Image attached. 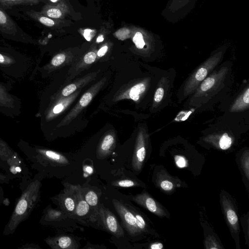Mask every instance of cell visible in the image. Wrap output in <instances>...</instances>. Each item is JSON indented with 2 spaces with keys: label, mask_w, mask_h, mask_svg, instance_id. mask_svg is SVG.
<instances>
[{
  "label": "cell",
  "mask_w": 249,
  "mask_h": 249,
  "mask_svg": "<svg viewBox=\"0 0 249 249\" xmlns=\"http://www.w3.org/2000/svg\"><path fill=\"white\" fill-rule=\"evenodd\" d=\"M40 185L39 179H34L25 189L4 228V235L13 234L18 225L30 215L38 200Z\"/></svg>",
  "instance_id": "cell-1"
},
{
  "label": "cell",
  "mask_w": 249,
  "mask_h": 249,
  "mask_svg": "<svg viewBox=\"0 0 249 249\" xmlns=\"http://www.w3.org/2000/svg\"><path fill=\"white\" fill-rule=\"evenodd\" d=\"M33 62L20 54L0 51V71L5 75L21 80L31 71Z\"/></svg>",
  "instance_id": "cell-2"
},
{
  "label": "cell",
  "mask_w": 249,
  "mask_h": 249,
  "mask_svg": "<svg viewBox=\"0 0 249 249\" xmlns=\"http://www.w3.org/2000/svg\"><path fill=\"white\" fill-rule=\"evenodd\" d=\"M220 204L226 225L235 244L236 249H241L239 234L240 227L237 203L226 191L221 190Z\"/></svg>",
  "instance_id": "cell-3"
},
{
  "label": "cell",
  "mask_w": 249,
  "mask_h": 249,
  "mask_svg": "<svg viewBox=\"0 0 249 249\" xmlns=\"http://www.w3.org/2000/svg\"><path fill=\"white\" fill-rule=\"evenodd\" d=\"M152 178L156 188L169 195L173 194L178 188L187 187L185 182L177 176L171 175L161 165L155 167Z\"/></svg>",
  "instance_id": "cell-4"
},
{
  "label": "cell",
  "mask_w": 249,
  "mask_h": 249,
  "mask_svg": "<svg viewBox=\"0 0 249 249\" xmlns=\"http://www.w3.org/2000/svg\"><path fill=\"white\" fill-rule=\"evenodd\" d=\"M112 203L129 236L135 240L145 238L137 225L136 217L129 205L114 199L112 200Z\"/></svg>",
  "instance_id": "cell-5"
},
{
  "label": "cell",
  "mask_w": 249,
  "mask_h": 249,
  "mask_svg": "<svg viewBox=\"0 0 249 249\" xmlns=\"http://www.w3.org/2000/svg\"><path fill=\"white\" fill-rule=\"evenodd\" d=\"M11 87L0 82V113L7 117L14 118L21 113L20 99L11 93Z\"/></svg>",
  "instance_id": "cell-6"
},
{
  "label": "cell",
  "mask_w": 249,
  "mask_h": 249,
  "mask_svg": "<svg viewBox=\"0 0 249 249\" xmlns=\"http://www.w3.org/2000/svg\"><path fill=\"white\" fill-rule=\"evenodd\" d=\"M220 58V54H216L210 57L199 67L186 83L183 90L184 96H188L198 88L208 73L218 64Z\"/></svg>",
  "instance_id": "cell-7"
},
{
  "label": "cell",
  "mask_w": 249,
  "mask_h": 249,
  "mask_svg": "<svg viewBox=\"0 0 249 249\" xmlns=\"http://www.w3.org/2000/svg\"><path fill=\"white\" fill-rule=\"evenodd\" d=\"M132 199L160 218H169L170 217L171 214L168 210L145 190L133 196Z\"/></svg>",
  "instance_id": "cell-8"
},
{
  "label": "cell",
  "mask_w": 249,
  "mask_h": 249,
  "mask_svg": "<svg viewBox=\"0 0 249 249\" xmlns=\"http://www.w3.org/2000/svg\"><path fill=\"white\" fill-rule=\"evenodd\" d=\"M147 149L145 139L142 134L137 138L132 158L131 164L133 170L139 173L147 159Z\"/></svg>",
  "instance_id": "cell-9"
},
{
  "label": "cell",
  "mask_w": 249,
  "mask_h": 249,
  "mask_svg": "<svg viewBox=\"0 0 249 249\" xmlns=\"http://www.w3.org/2000/svg\"><path fill=\"white\" fill-rule=\"evenodd\" d=\"M227 68H222L216 72L213 73L203 80L200 83L199 87L197 88L195 94V96L198 97L205 94L214 89L218 85V84L221 83L222 80H223L225 75L227 73Z\"/></svg>",
  "instance_id": "cell-10"
},
{
  "label": "cell",
  "mask_w": 249,
  "mask_h": 249,
  "mask_svg": "<svg viewBox=\"0 0 249 249\" xmlns=\"http://www.w3.org/2000/svg\"><path fill=\"white\" fill-rule=\"evenodd\" d=\"M200 215V221L203 228L204 233V246L206 249H224L218 235L214 231L208 223L207 221L203 219Z\"/></svg>",
  "instance_id": "cell-11"
},
{
  "label": "cell",
  "mask_w": 249,
  "mask_h": 249,
  "mask_svg": "<svg viewBox=\"0 0 249 249\" xmlns=\"http://www.w3.org/2000/svg\"><path fill=\"white\" fill-rule=\"evenodd\" d=\"M42 14L54 19L62 20L70 14V8L63 0L55 4H46L40 11Z\"/></svg>",
  "instance_id": "cell-12"
},
{
  "label": "cell",
  "mask_w": 249,
  "mask_h": 249,
  "mask_svg": "<svg viewBox=\"0 0 249 249\" xmlns=\"http://www.w3.org/2000/svg\"><path fill=\"white\" fill-rule=\"evenodd\" d=\"M101 217L107 229L116 237L124 236V231L120 225L116 217L108 209L104 207L100 209Z\"/></svg>",
  "instance_id": "cell-13"
},
{
  "label": "cell",
  "mask_w": 249,
  "mask_h": 249,
  "mask_svg": "<svg viewBox=\"0 0 249 249\" xmlns=\"http://www.w3.org/2000/svg\"><path fill=\"white\" fill-rule=\"evenodd\" d=\"M237 165L242 175L243 182L249 191V151L244 149L236 158Z\"/></svg>",
  "instance_id": "cell-14"
},
{
  "label": "cell",
  "mask_w": 249,
  "mask_h": 249,
  "mask_svg": "<svg viewBox=\"0 0 249 249\" xmlns=\"http://www.w3.org/2000/svg\"><path fill=\"white\" fill-rule=\"evenodd\" d=\"M28 145L38 155L41 156L53 162L63 164L69 163L67 159L58 152L46 149L33 147L29 143Z\"/></svg>",
  "instance_id": "cell-15"
},
{
  "label": "cell",
  "mask_w": 249,
  "mask_h": 249,
  "mask_svg": "<svg viewBox=\"0 0 249 249\" xmlns=\"http://www.w3.org/2000/svg\"><path fill=\"white\" fill-rule=\"evenodd\" d=\"M28 15L33 19L38 21L43 25L52 29H57L64 22L61 20L51 18L41 13L33 10L27 12Z\"/></svg>",
  "instance_id": "cell-16"
},
{
  "label": "cell",
  "mask_w": 249,
  "mask_h": 249,
  "mask_svg": "<svg viewBox=\"0 0 249 249\" xmlns=\"http://www.w3.org/2000/svg\"><path fill=\"white\" fill-rule=\"evenodd\" d=\"M46 243L53 249H75L74 241L68 236L48 238Z\"/></svg>",
  "instance_id": "cell-17"
},
{
  "label": "cell",
  "mask_w": 249,
  "mask_h": 249,
  "mask_svg": "<svg viewBox=\"0 0 249 249\" xmlns=\"http://www.w3.org/2000/svg\"><path fill=\"white\" fill-rule=\"evenodd\" d=\"M0 31L10 35L14 34L17 31L14 22L1 8H0Z\"/></svg>",
  "instance_id": "cell-18"
},
{
  "label": "cell",
  "mask_w": 249,
  "mask_h": 249,
  "mask_svg": "<svg viewBox=\"0 0 249 249\" xmlns=\"http://www.w3.org/2000/svg\"><path fill=\"white\" fill-rule=\"evenodd\" d=\"M114 141V137L111 134L107 135L104 137L97 150V155L99 157L98 158H105L109 154Z\"/></svg>",
  "instance_id": "cell-19"
},
{
  "label": "cell",
  "mask_w": 249,
  "mask_h": 249,
  "mask_svg": "<svg viewBox=\"0 0 249 249\" xmlns=\"http://www.w3.org/2000/svg\"><path fill=\"white\" fill-rule=\"evenodd\" d=\"M249 104V89L247 88L242 95L240 96L232 106L231 111H238L248 108Z\"/></svg>",
  "instance_id": "cell-20"
},
{
  "label": "cell",
  "mask_w": 249,
  "mask_h": 249,
  "mask_svg": "<svg viewBox=\"0 0 249 249\" xmlns=\"http://www.w3.org/2000/svg\"><path fill=\"white\" fill-rule=\"evenodd\" d=\"M243 232L244 234L246 245L249 246V212L243 214L239 218Z\"/></svg>",
  "instance_id": "cell-21"
},
{
  "label": "cell",
  "mask_w": 249,
  "mask_h": 249,
  "mask_svg": "<svg viewBox=\"0 0 249 249\" xmlns=\"http://www.w3.org/2000/svg\"><path fill=\"white\" fill-rule=\"evenodd\" d=\"M15 152L0 137V158L4 160L11 158Z\"/></svg>",
  "instance_id": "cell-22"
},
{
  "label": "cell",
  "mask_w": 249,
  "mask_h": 249,
  "mask_svg": "<svg viewBox=\"0 0 249 249\" xmlns=\"http://www.w3.org/2000/svg\"><path fill=\"white\" fill-rule=\"evenodd\" d=\"M145 90V86L142 83H138L132 87L128 92L130 98L134 101H137L140 98V95Z\"/></svg>",
  "instance_id": "cell-23"
},
{
  "label": "cell",
  "mask_w": 249,
  "mask_h": 249,
  "mask_svg": "<svg viewBox=\"0 0 249 249\" xmlns=\"http://www.w3.org/2000/svg\"><path fill=\"white\" fill-rule=\"evenodd\" d=\"M39 2L38 0H0V3L4 6L16 5H34Z\"/></svg>",
  "instance_id": "cell-24"
},
{
  "label": "cell",
  "mask_w": 249,
  "mask_h": 249,
  "mask_svg": "<svg viewBox=\"0 0 249 249\" xmlns=\"http://www.w3.org/2000/svg\"><path fill=\"white\" fill-rule=\"evenodd\" d=\"M89 210V205L85 199H82L78 201L75 209L76 214L79 216H82L87 214Z\"/></svg>",
  "instance_id": "cell-25"
},
{
  "label": "cell",
  "mask_w": 249,
  "mask_h": 249,
  "mask_svg": "<svg viewBox=\"0 0 249 249\" xmlns=\"http://www.w3.org/2000/svg\"><path fill=\"white\" fill-rule=\"evenodd\" d=\"M132 40L136 47L139 49H142L145 45L142 34L140 31L132 32Z\"/></svg>",
  "instance_id": "cell-26"
},
{
  "label": "cell",
  "mask_w": 249,
  "mask_h": 249,
  "mask_svg": "<svg viewBox=\"0 0 249 249\" xmlns=\"http://www.w3.org/2000/svg\"><path fill=\"white\" fill-rule=\"evenodd\" d=\"M232 144L231 138L227 133H224L220 138L218 146L221 149L226 150L230 148Z\"/></svg>",
  "instance_id": "cell-27"
},
{
  "label": "cell",
  "mask_w": 249,
  "mask_h": 249,
  "mask_svg": "<svg viewBox=\"0 0 249 249\" xmlns=\"http://www.w3.org/2000/svg\"><path fill=\"white\" fill-rule=\"evenodd\" d=\"M98 196L93 191H89L85 196V200L89 206H95L98 203Z\"/></svg>",
  "instance_id": "cell-28"
},
{
  "label": "cell",
  "mask_w": 249,
  "mask_h": 249,
  "mask_svg": "<svg viewBox=\"0 0 249 249\" xmlns=\"http://www.w3.org/2000/svg\"><path fill=\"white\" fill-rule=\"evenodd\" d=\"M130 31V30L128 29V28H122L114 33V36L120 39L124 40L128 38L130 33H132Z\"/></svg>",
  "instance_id": "cell-29"
},
{
  "label": "cell",
  "mask_w": 249,
  "mask_h": 249,
  "mask_svg": "<svg viewBox=\"0 0 249 249\" xmlns=\"http://www.w3.org/2000/svg\"><path fill=\"white\" fill-rule=\"evenodd\" d=\"M114 185L122 187H131L139 186L140 184L139 182L138 183L131 179H124L115 182Z\"/></svg>",
  "instance_id": "cell-30"
},
{
  "label": "cell",
  "mask_w": 249,
  "mask_h": 249,
  "mask_svg": "<svg viewBox=\"0 0 249 249\" xmlns=\"http://www.w3.org/2000/svg\"><path fill=\"white\" fill-rule=\"evenodd\" d=\"M92 98V94L90 92H87L84 93L78 103L80 107H86L91 101Z\"/></svg>",
  "instance_id": "cell-31"
},
{
  "label": "cell",
  "mask_w": 249,
  "mask_h": 249,
  "mask_svg": "<svg viewBox=\"0 0 249 249\" xmlns=\"http://www.w3.org/2000/svg\"><path fill=\"white\" fill-rule=\"evenodd\" d=\"M65 59L66 55L65 54L62 53H58L52 59L51 64L53 66H58L65 61Z\"/></svg>",
  "instance_id": "cell-32"
},
{
  "label": "cell",
  "mask_w": 249,
  "mask_h": 249,
  "mask_svg": "<svg viewBox=\"0 0 249 249\" xmlns=\"http://www.w3.org/2000/svg\"><path fill=\"white\" fill-rule=\"evenodd\" d=\"M64 204L67 211L72 212L75 208L74 200L70 196H66L64 200Z\"/></svg>",
  "instance_id": "cell-33"
},
{
  "label": "cell",
  "mask_w": 249,
  "mask_h": 249,
  "mask_svg": "<svg viewBox=\"0 0 249 249\" xmlns=\"http://www.w3.org/2000/svg\"><path fill=\"white\" fill-rule=\"evenodd\" d=\"M145 245L144 248L148 249H162L164 248V244L160 240L151 241Z\"/></svg>",
  "instance_id": "cell-34"
},
{
  "label": "cell",
  "mask_w": 249,
  "mask_h": 249,
  "mask_svg": "<svg viewBox=\"0 0 249 249\" xmlns=\"http://www.w3.org/2000/svg\"><path fill=\"white\" fill-rule=\"evenodd\" d=\"M96 30L90 29H85L82 31L81 33L84 38L88 41H90L96 35Z\"/></svg>",
  "instance_id": "cell-35"
},
{
  "label": "cell",
  "mask_w": 249,
  "mask_h": 249,
  "mask_svg": "<svg viewBox=\"0 0 249 249\" xmlns=\"http://www.w3.org/2000/svg\"><path fill=\"white\" fill-rule=\"evenodd\" d=\"M76 86L74 84H70L65 87L62 90V94L64 96H67L75 91L76 89Z\"/></svg>",
  "instance_id": "cell-36"
},
{
  "label": "cell",
  "mask_w": 249,
  "mask_h": 249,
  "mask_svg": "<svg viewBox=\"0 0 249 249\" xmlns=\"http://www.w3.org/2000/svg\"><path fill=\"white\" fill-rule=\"evenodd\" d=\"M96 58V54L94 52H89L84 57V62L88 64L94 62Z\"/></svg>",
  "instance_id": "cell-37"
},
{
  "label": "cell",
  "mask_w": 249,
  "mask_h": 249,
  "mask_svg": "<svg viewBox=\"0 0 249 249\" xmlns=\"http://www.w3.org/2000/svg\"><path fill=\"white\" fill-rule=\"evenodd\" d=\"M163 95V89L161 87L158 88L155 93L154 101L157 103L160 102L162 100Z\"/></svg>",
  "instance_id": "cell-38"
},
{
  "label": "cell",
  "mask_w": 249,
  "mask_h": 249,
  "mask_svg": "<svg viewBox=\"0 0 249 249\" xmlns=\"http://www.w3.org/2000/svg\"><path fill=\"white\" fill-rule=\"evenodd\" d=\"M108 49V46L107 45H105L103 46L102 47L100 48V49L98 50L97 52V55L99 57H102L104 56Z\"/></svg>",
  "instance_id": "cell-39"
},
{
  "label": "cell",
  "mask_w": 249,
  "mask_h": 249,
  "mask_svg": "<svg viewBox=\"0 0 249 249\" xmlns=\"http://www.w3.org/2000/svg\"><path fill=\"white\" fill-rule=\"evenodd\" d=\"M102 31H100V34H99L98 36L96 38V42L97 43H100L102 42L104 39L105 33H106L107 30L105 29V28H102Z\"/></svg>",
  "instance_id": "cell-40"
},
{
  "label": "cell",
  "mask_w": 249,
  "mask_h": 249,
  "mask_svg": "<svg viewBox=\"0 0 249 249\" xmlns=\"http://www.w3.org/2000/svg\"><path fill=\"white\" fill-rule=\"evenodd\" d=\"M49 0L53 3H58L62 0Z\"/></svg>",
  "instance_id": "cell-41"
},
{
  "label": "cell",
  "mask_w": 249,
  "mask_h": 249,
  "mask_svg": "<svg viewBox=\"0 0 249 249\" xmlns=\"http://www.w3.org/2000/svg\"></svg>",
  "instance_id": "cell-42"
}]
</instances>
